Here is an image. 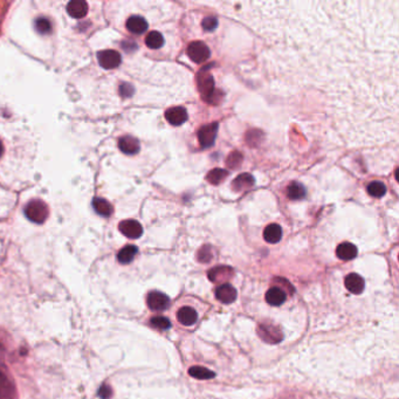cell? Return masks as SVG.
I'll return each instance as SVG.
<instances>
[{"label": "cell", "instance_id": "cell-1", "mask_svg": "<svg viewBox=\"0 0 399 399\" xmlns=\"http://www.w3.org/2000/svg\"><path fill=\"white\" fill-rule=\"evenodd\" d=\"M23 212H25L27 219H29L32 222H35V224H42L48 217V207H47L45 202L39 200V199L29 201L26 205Z\"/></svg>", "mask_w": 399, "mask_h": 399}, {"label": "cell", "instance_id": "cell-2", "mask_svg": "<svg viewBox=\"0 0 399 399\" xmlns=\"http://www.w3.org/2000/svg\"><path fill=\"white\" fill-rule=\"evenodd\" d=\"M258 335L262 341L270 344L279 343L283 340L282 331L272 324H260L258 327Z\"/></svg>", "mask_w": 399, "mask_h": 399}, {"label": "cell", "instance_id": "cell-3", "mask_svg": "<svg viewBox=\"0 0 399 399\" xmlns=\"http://www.w3.org/2000/svg\"><path fill=\"white\" fill-rule=\"evenodd\" d=\"M188 55L196 63H202L211 55L209 48L201 41H195L188 47Z\"/></svg>", "mask_w": 399, "mask_h": 399}, {"label": "cell", "instance_id": "cell-4", "mask_svg": "<svg viewBox=\"0 0 399 399\" xmlns=\"http://www.w3.org/2000/svg\"><path fill=\"white\" fill-rule=\"evenodd\" d=\"M97 60H99L100 66L103 67L104 69H114L120 66L122 57L121 54L116 50L108 49L97 54Z\"/></svg>", "mask_w": 399, "mask_h": 399}, {"label": "cell", "instance_id": "cell-5", "mask_svg": "<svg viewBox=\"0 0 399 399\" xmlns=\"http://www.w3.org/2000/svg\"><path fill=\"white\" fill-rule=\"evenodd\" d=\"M218 123H209L206 124L199 130L198 133V138H199V143L202 148H209L214 144L215 137H217L218 134Z\"/></svg>", "mask_w": 399, "mask_h": 399}, {"label": "cell", "instance_id": "cell-6", "mask_svg": "<svg viewBox=\"0 0 399 399\" xmlns=\"http://www.w3.org/2000/svg\"><path fill=\"white\" fill-rule=\"evenodd\" d=\"M147 303L149 308L154 312H163L170 304V299L161 292H150L147 297Z\"/></svg>", "mask_w": 399, "mask_h": 399}, {"label": "cell", "instance_id": "cell-7", "mask_svg": "<svg viewBox=\"0 0 399 399\" xmlns=\"http://www.w3.org/2000/svg\"><path fill=\"white\" fill-rule=\"evenodd\" d=\"M198 88L200 90L201 96L204 97L206 101L211 102L212 96L214 95L213 94V90H214V81H213V77L209 75V74H204L202 69L199 73L198 77Z\"/></svg>", "mask_w": 399, "mask_h": 399}, {"label": "cell", "instance_id": "cell-8", "mask_svg": "<svg viewBox=\"0 0 399 399\" xmlns=\"http://www.w3.org/2000/svg\"><path fill=\"white\" fill-rule=\"evenodd\" d=\"M118 228H120L122 234H124L129 239H138L143 234L142 225L136 220L121 221L120 225H118Z\"/></svg>", "mask_w": 399, "mask_h": 399}, {"label": "cell", "instance_id": "cell-9", "mask_svg": "<svg viewBox=\"0 0 399 399\" xmlns=\"http://www.w3.org/2000/svg\"><path fill=\"white\" fill-rule=\"evenodd\" d=\"M165 118L171 126L178 127L188 121V113L183 107H174L165 111Z\"/></svg>", "mask_w": 399, "mask_h": 399}, {"label": "cell", "instance_id": "cell-10", "mask_svg": "<svg viewBox=\"0 0 399 399\" xmlns=\"http://www.w3.org/2000/svg\"><path fill=\"white\" fill-rule=\"evenodd\" d=\"M236 296H238L236 289L233 286L228 285V283L220 285L217 288V290H215V297H217L221 303L231 304L236 300Z\"/></svg>", "mask_w": 399, "mask_h": 399}, {"label": "cell", "instance_id": "cell-11", "mask_svg": "<svg viewBox=\"0 0 399 399\" xmlns=\"http://www.w3.org/2000/svg\"><path fill=\"white\" fill-rule=\"evenodd\" d=\"M16 390L12 381L0 371V399H16Z\"/></svg>", "mask_w": 399, "mask_h": 399}, {"label": "cell", "instance_id": "cell-12", "mask_svg": "<svg viewBox=\"0 0 399 399\" xmlns=\"http://www.w3.org/2000/svg\"><path fill=\"white\" fill-rule=\"evenodd\" d=\"M67 13L72 18L81 19L88 13V4L83 0H72L67 5Z\"/></svg>", "mask_w": 399, "mask_h": 399}, {"label": "cell", "instance_id": "cell-13", "mask_svg": "<svg viewBox=\"0 0 399 399\" xmlns=\"http://www.w3.org/2000/svg\"><path fill=\"white\" fill-rule=\"evenodd\" d=\"M118 148L126 155H136L140 151V142L131 136H124L118 141Z\"/></svg>", "mask_w": 399, "mask_h": 399}, {"label": "cell", "instance_id": "cell-14", "mask_svg": "<svg viewBox=\"0 0 399 399\" xmlns=\"http://www.w3.org/2000/svg\"><path fill=\"white\" fill-rule=\"evenodd\" d=\"M177 320L179 321V323H182L183 326H194V324L197 322L198 315L197 312L191 307H183L178 310L177 313Z\"/></svg>", "mask_w": 399, "mask_h": 399}, {"label": "cell", "instance_id": "cell-15", "mask_svg": "<svg viewBox=\"0 0 399 399\" xmlns=\"http://www.w3.org/2000/svg\"><path fill=\"white\" fill-rule=\"evenodd\" d=\"M347 289L353 294H361L364 290V279L356 273L349 274L344 280Z\"/></svg>", "mask_w": 399, "mask_h": 399}, {"label": "cell", "instance_id": "cell-16", "mask_svg": "<svg viewBox=\"0 0 399 399\" xmlns=\"http://www.w3.org/2000/svg\"><path fill=\"white\" fill-rule=\"evenodd\" d=\"M127 28L133 34H143L148 29V22L144 18L140 15L130 16L127 21Z\"/></svg>", "mask_w": 399, "mask_h": 399}, {"label": "cell", "instance_id": "cell-17", "mask_svg": "<svg viewBox=\"0 0 399 399\" xmlns=\"http://www.w3.org/2000/svg\"><path fill=\"white\" fill-rule=\"evenodd\" d=\"M287 299V294L280 287H273L266 293V302L270 306L278 307L285 302Z\"/></svg>", "mask_w": 399, "mask_h": 399}, {"label": "cell", "instance_id": "cell-18", "mask_svg": "<svg viewBox=\"0 0 399 399\" xmlns=\"http://www.w3.org/2000/svg\"><path fill=\"white\" fill-rule=\"evenodd\" d=\"M233 270L231 267L218 266L208 272V279L212 282H222L228 280L232 276Z\"/></svg>", "mask_w": 399, "mask_h": 399}, {"label": "cell", "instance_id": "cell-19", "mask_svg": "<svg viewBox=\"0 0 399 399\" xmlns=\"http://www.w3.org/2000/svg\"><path fill=\"white\" fill-rule=\"evenodd\" d=\"M357 247L350 242H343L339 245V247L336 248V255L337 258L344 261H349L357 256Z\"/></svg>", "mask_w": 399, "mask_h": 399}, {"label": "cell", "instance_id": "cell-20", "mask_svg": "<svg viewBox=\"0 0 399 399\" xmlns=\"http://www.w3.org/2000/svg\"><path fill=\"white\" fill-rule=\"evenodd\" d=\"M263 238L269 243H278L282 238V228L278 224H270L265 228Z\"/></svg>", "mask_w": 399, "mask_h": 399}, {"label": "cell", "instance_id": "cell-21", "mask_svg": "<svg viewBox=\"0 0 399 399\" xmlns=\"http://www.w3.org/2000/svg\"><path fill=\"white\" fill-rule=\"evenodd\" d=\"M253 185H254V178H253L252 176L248 174H242V175L238 176V177L234 179L232 187H233V190L239 192V191L247 190V189L252 188Z\"/></svg>", "mask_w": 399, "mask_h": 399}, {"label": "cell", "instance_id": "cell-22", "mask_svg": "<svg viewBox=\"0 0 399 399\" xmlns=\"http://www.w3.org/2000/svg\"><path fill=\"white\" fill-rule=\"evenodd\" d=\"M93 207L95 209L97 214L102 215V217H110L113 213V206L110 205V202L106 200L103 198H95L93 200Z\"/></svg>", "mask_w": 399, "mask_h": 399}, {"label": "cell", "instance_id": "cell-23", "mask_svg": "<svg viewBox=\"0 0 399 399\" xmlns=\"http://www.w3.org/2000/svg\"><path fill=\"white\" fill-rule=\"evenodd\" d=\"M287 197L292 200H300L306 197V188L301 183H292L287 189Z\"/></svg>", "mask_w": 399, "mask_h": 399}, {"label": "cell", "instance_id": "cell-24", "mask_svg": "<svg viewBox=\"0 0 399 399\" xmlns=\"http://www.w3.org/2000/svg\"><path fill=\"white\" fill-rule=\"evenodd\" d=\"M138 252V249L136 246H133V245H129V246H126L124 248H122L120 253H118L117 255V259L118 261L121 263H123V265H128V263H130L133 261L135 256H136Z\"/></svg>", "mask_w": 399, "mask_h": 399}, {"label": "cell", "instance_id": "cell-25", "mask_svg": "<svg viewBox=\"0 0 399 399\" xmlns=\"http://www.w3.org/2000/svg\"><path fill=\"white\" fill-rule=\"evenodd\" d=\"M189 375H190L191 377L194 378H197V380H200V381H206V380H211L215 376V374L213 373V371L206 369V368H202V367H191L190 369H189Z\"/></svg>", "mask_w": 399, "mask_h": 399}, {"label": "cell", "instance_id": "cell-26", "mask_svg": "<svg viewBox=\"0 0 399 399\" xmlns=\"http://www.w3.org/2000/svg\"><path fill=\"white\" fill-rule=\"evenodd\" d=\"M145 45L151 49H158L164 45V38L160 32H150L145 38Z\"/></svg>", "mask_w": 399, "mask_h": 399}, {"label": "cell", "instance_id": "cell-27", "mask_svg": "<svg viewBox=\"0 0 399 399\" xmlns=\"http://www.w3.org/2000/svg\"><path fill=\"white\" fill-rule=\"evenodd\" d=\"M228 176V171L225 170V169H213L212 171L208 172L207 175V181L211 183L213 185H218L219 183H221L224 179Z\"/></svg>", "mask_w": 399, "mask_h": 399}, {"label": "cell", "instance_id": "cell-28", "mask_svg": "<svg viewBox=\"0 0 399 399\" xmlns=\"http://www.w3.org/2000/svg\"><path fill=\"white\" fill-rule=\"evenodd\" d=\"M368 194H369L371 197L381 198L387 194V188H385L383 183L373 182L368 185Z\"/></svg>", "mask_w": 399, "mask_h": 399}, {"label": "cell", "instance_id": "cell-29", "mask_svg": "<svg viewBox=\"0 0 399 399\" xmlns=\"http://www.w3.org/2000/svg\"><path fill=\"white\" fill-rule=\"evenodd\" d=\"M35 29L36 32L40 33V34H48V33L52 32V23L47 18H39L35 20Z\"/></svg>", "mask_w": 399, "mask_h": 399}, {"label": "cell", "instance_id": "cell-30", "mask_svg": "<svg viewBox=\"0 0 399 399\" xmlns=\"http://www.w3.org/2000/svg\"><path fill=\"white\" fill-rule=\"evenodd\" d=\"M150 323L152 327L157 328V329H161V330H167L171 327L170 320L167 319V317H164V316L152 317Z\"/></svg>", "mask_w": 399, "mask_h": 399}, {"label": "cell", "instance_id": "cell-31", "mask_svg": "<svg viewBox=\"0 0 399 399\" xmlns=\"http://www.w3.org/2000/svg\"><path fill=\"white\" fill-rule=\"evenodd\" d=\"M201 27L206 32H213L218 27V19L214 16H207L202 20Z\"/></svg>", "mask_w": 399, "mask_h": 399}, {"label": "cell", "instance_id": "cell-32", "mask_svg": "<svg viewBox=\"0 0 399 399\" xmlns=\"http://www.w3.org/2000/svg\"><path fill=\"white\" fill-rule=\"evenodd\" d=\"M211 259H212V254H211V252H209L208 246H206V247H202L200 249V252H199V254H198L199 261L204 262V263H207Z\"/></svg>", "mask_w": 399, "mask_h": 399}, {"label": "cell", "instance_id": "cell-33", "mask_svg": "<svg viewBox=\"0 0 399 399\" xmlns=\"http://www.w3.org/2000/svg\"><path fill=\"white\" fill-rule=\"evenodd\" d=\"M120 93L123 97H129L134 94V88L133 86H130V84L124 83L120 87Z\"/></svg>", "mask_w": 399, "mask_h": 399}, {"label": "cell", "instance_id": "cell-34", "mask_svg": "<svg viewBox=\"0 0 399 399\" xmlns=\"http://www.w3.org/2000/svg\"><path fill=\"white\" fill-rule=\"evenodd\" d=\"M111 395H113V391H111V389L108 387V385H102V387L100 388L99 396L101 399H109L111 397Z\"/></svg>", "mask_w": 399, "mask_h": 399}, {"label": "cell", "instance_id": "cell-35", "mask_svg": "<svg viewBox=\"0 0 399 399\" xmlns=\"http://www.w3.org/2000/svg\"><path fill=\"white\" fill-rule=\"evenodd\" d=\"M228 160L229 161H227V165H229L232 163V162H236V164H240L241 163V155L239 154V152H234V154H232L231 156L228 157Z\"/></svg>", "mask_w": 399, "mask_h": 399}, {"label": "cell", "instance_id": "cell-36", "mask_svg": "<svg viewBox=\"0 0 399 399\" xmlns=\"http://www.w3.org/2000/svg\"><path fill=\"white\" fill-rule=\"evenodd\" d=\"M2 151H4V147H2V144H1V142H0V157H1V155H2Z\"/></svg>", "mask_w": 399, "mask_h": 399}]
</instances>
